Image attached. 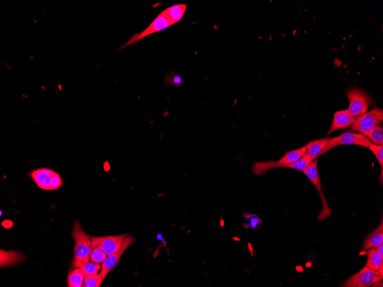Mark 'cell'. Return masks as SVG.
<instances>
[{"label":"cell","instance_id":"3957f363","mask_svg":"<svg viewBox=\"0 0 383 287\" xmlns=\"http://www.w3.org/2000/svg\"><path fill=\"white\" fill-rule=\"evenodd\" d=\"M383 121V111L382 108L375 107L371 111L364 113L358 117L353 123L351 131L359 132L366 136Z\"/></svg>","mask_w":383,"mask_h":287},{"label":"cell","instance_id":"8fae6325","mask_svg":"<svg viewBox=\"0 0 383 287\" xmlns=\"http://www.w3.org/2000/svg\"><path fill=\"white\" fill-rule=\"evenodd\" d=\"M355 119L349 114L348 109L336 111L331 126L328 131V135L339 130H345L352 126Z\"/></svg>","mask_w":383,"mask_h":287},{"label":"cell","instance_id":"52a82bcc","mask_svg":"<svg viewBox=\"0 0 383 287\" xmlns=\"http://www.w3.org/2000/svg\"><path fill=\"white\" fill-rule=\"evenodd\" d=\"M318 159L314 160L308 166L307 168L303 172L305 175L310 180L311 183L317 190L319 195L322 200L323 204V209L319 215V220L323 221L325 219L330 216L331 214V210L326 201L325 197L323 194L320 176L318 171Z\"/></svg>","mask_w":383,"mask_h":287},{"label":"cell","instance_id":"d6986e66","mask_svg":"<svg viewBox=\"0 0 383 287\" xmlns=\"http://www.w3.org/2000/svg\"><path fill=\"white\" fill-rule=\"evenodd\" d=\"M165 84L170 88H179L184 85L181 76L176 71H172L165 77Z\"/></svg>","mask_w":383,"mask_h":287},{"label":"cell","instance_id":"4fadbf2b","mask_svg":"<svg viewBox=\"0 0 383 287\" xmlns=\"http://www.w3.org/2000/svg\"><path fill=\"white\" fill-rule=\"evenodd\" d=\"M330 139L331 138H324L317 139V140L311 141L308 143L306 145V154L309 155L314 161L320 156L322 150L328 144Z\"/></svg>","mask_w":383,"mask_h":287},{"label":"cell","instance_id":"e0dca14e","mask_svg":"<svg viewBox=\"0 0 383 287\" xmlns=\"http://www.w3.org/2000/svg\"><path fill=\"white\" fill-rule=\"evenodd\" d=\"M85 275L80 268H76L68 276L69 287H84Z\"/></svg>","mask_w":383,"mask_h":287},{"label":"cell","instance_id":"5b68a950","mask_svg":"<svg viewBox=\"0 0 383 287\" xmlns=\"http://www.w3.org/2000/svg\"><path fill=\"white\" fill-rule=\"evenodd\" d=\"M383 281V275L378 271L372 270L366 266L359 273L343 283V287H367Z\"/></svg>","mask_w":383,"mask_h":287},{"label":"cell","instance_id":"30bf717a","mask_svg":"<svg viewBox=\"0 0 383 287\" xmlns=\"http://www.w3.org/2000/svg\"><path fill=\"white\" fill-rule=\"evenodd\" d=\"M135 241L136 240H135L133 237L127 236L119 250L114 254L107 256V258L102 264V270H101L100 273V274L102 275L104 279L106 277L108 274L117 265L123 253L125 252L126 249L131 245H132L135 242Z\"/></svg>","mask_w":383,"mask_h":287},{"label":"cell","instance_id":"ba28073f","mask_svg":"<svg viewBox=\"0 0 383 287\" xmlns=\"http://www.w3.org/2000/svg\"><path fill=\"white\" fill-rule=\"evenodd\" d=\"M171 26H172V24L170 21L165 17L164 13L161 12L158 15L157 17L153 20L151 25H149L147 28H146L144 31L141 33L135 34L126 43L123 45L118 50H121L123 48L129 46L130 45L136 43L142 39H144L145 37L151 35L152 34L163 31V30L170 27Z\"/></svg>","mask_w":383,"mask_h":287},{"label":"cell","instance_id":"7402d4cb","mask_svg":"<svg viewBox=\"0 0 383 287\" xmlns=\"http://www.w3.org/2000/svg\"><path fill=\"white\" fill-rule=\"evenodd\" d=\"M366 137L370 139L377 145L383 146V128L381 126L375 127L373 130L366 135Z\"/></svg>","mask_w":383,"mask_h":287},{"label":"cell","instance_id":"7c38bea8","mask_svg":"<svg viewBox=\"0 0 383 287\" xmlns=\"http://www.w3.org/2000/svg\"><path fill=\"white\" fill-rule=\"evenodd\" d=\"M55 172L48 168L36 170L31 173V177L39 188L45 191H49L50 185Z\"/></svg>","mask_w":383,"mask_h":287},{"label":"cell","instance_id":"7a4b0ae2","mask_svg":"<svg viewBox=\"0 0 383 287\" xmlns=\"http://www.w3.org/2000/svg\"><path fill=\"white\" fill-rule=\"evenodd\" d=\"M306 153V147L304 146L298 149L289 151L279 161L256 162L253 166L254 175L260 176L270 169L285 168V166L293 164L301 159Z\"/></svg>","mask_w":383,"mask_h":287},{"label":"cell","instance_id":"6da1fadb","mask_svg":"<svg viewBox=\"0 0 383 287\" xmlns=\"http://www.w3.org/2000/svg\"><path fill=\"white\" fill-rule=\"evenodd\" d=\"M72 236L76 242L73 267L76 268L80 267L82 263L90 261L92 241L90 236L82 229L78 221L74 222Z\"/></svg>","mask_w":383,"mask_h":287},{"label":"cell","instance_id":"cb8c5ba5","mask_svg":"<svg viewBox=\"0 0 383 287\" xmlns=\"http://www.w3.org/2000/svg\"><path fill=\"white\" fill-rule=\"evenodd\" d=\"M244 217L245 219L244 226L246 229H256L262 222L261 219L254 214L245 213Z\"/></svg>","mask_w":383,"mask_h":287},{"label":"cell","instance_id":"603a6c76","mask_svg":"<svg viewBox=\"0 0 383 287\" xmlns=\"http://www.w3.org/2000/svg\"><path fill=\"white\" fill-rule=\"evenodd\" d=\"M79 268L84 272L85 277L88 275L97 274L102 270V266L100 264L89 262L82 263Z\"/></svg>","mask_w":383,"mask_h":287},{"label":"cell","instance_id":"277c9868","mask_svg":"<svg viewBox=\"0 0 383 287\" xmlns=\"http://www.w3.org/2000/svg\"><path fill=\"white\" fill-rule=\"evenodd\" d=\"M347 95L349 100L348 110L353 118L356 119L366 113L371 103V99L363 90L354 88L348 91Z\"/></svg>","mask_w":383,"mask_h":287},{"label":"cell","instance_id":"83f0119b","mask_svg":"<svg viewBox=\"0 0 383 287\" xmlns=\"http://www.w3.org/2000/svg\"><path fill=\"white\" fill-rule=\"evenodd\" d=\"M377 249V250L380 253V254L383 256V243L381 245H379V246L375 248Z\"/></svg>","mask_w":383,"mask_h":287},{"label":"cell","instance_id":"9c48e42d","mask_svg":"<svg viewBox=\"0 0 383 287\" xmlns=\"http://www.w3.org/2000/svg\"><path fill=\"white\" fill-rule=\"evenodd\" d=\"M127 235L108 236L104 237L90 236L92 241V248H99L107 256L117 252L125 240Z\"/></svg>","mask_w":383,"mask_h":287},{"label":"cell","instance_id":"4316f807","mask_svg":"<svg viewBox=\"0 0 383 287\" xmlns=\"http://www.w3.org/2000/svg\"><path fill=\"white\" fill-rule=\"evenodd\" d=\"M62 185L63 181L61 179V177H60L57 173L55 172L52 177L49 191L58 190V189L61 188L62 186Z\"/></svg>","mask_w":383,"mask_h":287},{"label":"cell","instance_id":"484cf974","mask_svg":"<svg viewBox=\"0 0 383 287\" xmlns=\"http://www.w3.org/2000/svg\"><path fill=\"white\" fill-rule=\"evenodd\" d=\"M369 148L377 157L379 165L383 170V146L377 144L371 143Z\"/></svg>","mask_w":383,"mask_h":287},{"label":"cell","instance_id":"8992f818","mask_svg":"<svg viewBox=\"0 0 383 287\" xmlns=\"http://www.w3.org/2000/svg\"><path fill=\"white\" fill-rule=\"evenodd\" d=\"M371 142L369 138L362 134L347 132L339 137L331 138L322 150L320 155L324 154L333 147L340 145H358L369 148Z\"/></svg>","mask_w":383,"mask_h":287},{"label":"cell","instance_id":"ac0fdd59","mask_svg":"<svg viewBox=\"0 0 383 287\" xmlns=\"http://www.w3.org/2000/svg\"><path fill=\"white\" fill-rule=\"evenodd\" d=\"M383 243V232H377L370 236L369 239L364 241L363 245L364 251H367L371 248H376Z\"/></svg>","mask_w":383,"mask_h":287},{"label":"cell","instance_id":"44dd1931","mask_svg":"<svg viewBox=\"0 0 383 287\" xmlns=\"http://www.w3.org/2000/svg\"><path fill=\"white\" fill-rule=\"evenodd\" d=\"M107 255L99 248H92L90 256V262L93 263L102 264L107 258Z\"/></svg>","mask_w":383,"mask_h":287},{"label":"cell","instance_id":"9a60e30c","mask_svg":"<svg viewBox=\"0 0 383 287\" xmlns=\"http://www.w3.org/2000/svg\"><path fill=\"white\" fill-rule=\"evenodd\" d=\"M25 257L17 251L6 252L1 250V267L12 266L24 262Z\"/></svg>","mask_w":383,"mask_h":287},{"label":"cell","instance_id":"5bb4252c","mask_svg":"<svg viewBox=\"0 0 383 287\" xmlns=\"http://www.w3.org/2000/svg\"><path fill=\"white\" fill-rule=\"evenodd\" d=\"M187 7L186 4H178L168 7L162 12L173 25L181 20L186 12Z\"/></svg>","mask_w":383,"mask_h":287},{"label":"cell","instance_id":"d4e9b609","mask_svg":"<svg viewBox=\"0 0 383 287\" xmlns=\"http://www.w3.org/2000/svg\"><path fill=\"white\" fill-rule=\"evenodd\" d=\"M104 279L100 274L86 276L84 287H99Z\"/></svg>","mask_w":383,"mask_h":287},{"label":"cell","instance_id":"2e32d148","mask_svg":"<svg viewBox=\"0 0 383 287\" xmlns=\"http://www.w3.org/2000/svg\"><path fill=\"white\" fill-rule=\"evenodd\" d=\"M366 266L374 271H379L383 266V256L376 249L367 250Z\"/></svg>","mask_w":383,"mask_h":287},{"label":"cell","instance_id":"ffe728a7","mask_svg":"<svg viewBox=\"0 0 383 287\" xmlns=\"http://www.w3.org/2000/svg\"><path fill=\"white\" fill-rule=\"evenodd\" d=\"M313 161L309 155L306 154L301 159L293 164L285 166V168L296 169L303 172Z\"/></svg>","mask_w":383,"mask_h":287}]
</instances>
